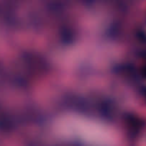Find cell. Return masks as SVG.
Instances as JSON below:
<instances>
[{"mask_svg":"<svg viewBox=\"0 0 146 146\" xmlns=\"http://www.w3.org/2000/svg\"><path fill=\"white\" fill-rule=\"evenodd\" d=\"M145 96H146V89H145Z\"/></svg>","mask_w":146,"mask_h":146,"instance_id":"6da1fadb","label":"cell"}]
</instances>
